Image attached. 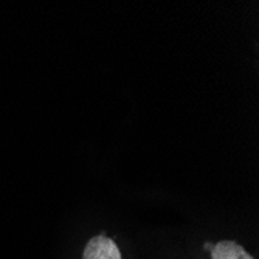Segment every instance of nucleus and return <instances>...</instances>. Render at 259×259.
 Here are the masks:
<instances>
[{"instance_id":"nucleus-3","label":"nucleus","mask_w":259,"mask_h":259,"mask_svg":"<svg viewBox=\"0 0 259 259\" xmlns=\"http://www.w3.org/2000/svg\"><path fill=\"white\" fill-rule=\"evenodd\" d=\"M213 245H214V244H211V242H205V244H203V248H205V250H208V251H211V250H213Z\"/></svg>"},{"instance_id":"nucleus-1","label":"nucleus","mask_w":259,"mask_h":259,"mask_svg":"<svg viewBox=\"0 0 259 259\" xmlns=\"http://www.w3.org/2000/svg\"><path fill=\"white\" fill-rule=\"evenodd\" d=\"M82 259H123L116 242L104 234H98L85 244Z\"/></svg>"},{"instance_id":"nucleus-2","label":"nucleus","mask_w":259,"mask_h":259,"mask_svg":"<svg viewBox=\"0 0 259 259\" xmlns=\"http://www.w3.org/2000/svg\"><path fill=\"white\" fill-rule=\"evenodd\" d=\"M209 253L211 259H254L241 244L234 241H219Z\"/></svg>"}]
</instances>
